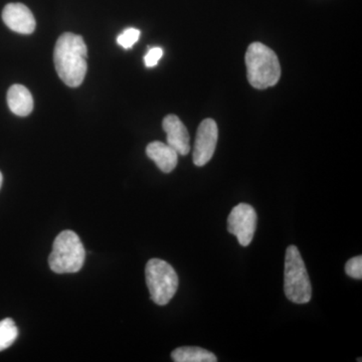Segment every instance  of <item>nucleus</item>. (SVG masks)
I'll return each instance as SVG.
<instances>
[{
    "label": "nucleus",
    "instance_id": "obj_1",
    "mask_svg": "<svg viewBox=\"0 0 362 362\" xmlns=\"http://www.w3.org/2000/svg\"><path fill=\"white\" fill-rule=\"evenodd\" d=\"M88 49L84 40L75 33H63L57 40L54 66L61 80L69 87L82 84L87 74Z\"/></svg>",
    "mask_w": 362,
    "mask_h": 362
},
{
    "label": "nucleus",
    "instance_id": "obj_2",
    "mask_svg": "<svg viewBox=\"0 0 362 362\" xmlns=\"http://www.w3.org/2000/svg\"><path fill=\"white\" fill-rule=\"evenodd\" d=\"M247 80L256 89L264 90L273 87L281 77V66L277 54L270 47L252 42L246 54Z\"/></svg>",
    "mask_w": 362,
    "mask_h": 362
},
{
    "label": "nucleus",
    "instance_id": "obj_3",
    "mask_svg": "<svg viewBox=\"0 0 362 362\" xmlns=\"http://www.w3.org/2000/svg\"><path fill=\"white\" fill-rule=\"evenodd\" d=\"M85 247L73 230H64L56 238L49 257V266L57 274L77 273L84 266Z\"/></svg>",
    "mask_w": 362,
    "mask_h": 362
},
{
    "label": "nucleus",
    "instance_id": "obj_4",
    "mask_svg": "<svg viewBox=\"0 0 362 362\" xmlns=\"http://www.w3.org/2000/svg\"><path fill=\"white\" fill-rule=\"evenodd\" d=\"M284 291L293 303L306 304L312 298L310 278L301 254L294 245L286 251Z\"/></svg>",
    "mask_w": 362,
    "mask_h": 362
},
{
    "label": "nucleus",
    "instance_id": "obj_5",
    "mask_svg": "<svg viewBox=\"0 0 362 362\" xmlns=\"http://www.w3.org/2000/svg\"><path fill=\"white\" fill-rule=\"evenodd\" d=\"M145 277L154 303L164 306L175 297L180 280L175 269L168 262L160 259H149L145 268Z\"/></svg>",
    "mask_w": 362,
    "mask_h": 362
},
{
    "label": "nucleus",
    "instance_id": "obj_6",
    "mask_svg": "<svg viewBox=\"0 0 362 362\" xmlns=\"http://www.w3.org/2000/svg\"><path fill=\"white\" fill-rule=\"evenodd\" d=\"M257 220L258 218L254 207L247 204H238L228 218V233L237 237L240 246L247 247L254 239Z\"/></svg>",
    "mask_w": 362,
    "mask_h": 362
},
{
    "label": "nucleus",
    "instance_id": "obj_7",
    "mask_svg": "<svg viewBox=\"0 0 362 362\" xmlns=\"http://www.w3.org/2000/svg\"><path fill=\"white\" fill-rule=\"evenodd\" d=\"M218 129L216 121L206 119L197 129L194 149V163L197 166L206 165L213 158L218 143Z\"/></svg>",
    "mask_w": 362,
    "mask_h": 362
},
{
    "label": "nucleus",
    "instance_id": "obj_8",
    "mask_svg": "<svg viewBox=\"0 0 362 362\" xmlns=\"http://www.w3.org/2000/svg\"><path fill=\"white\" fill-rule=\"evenodd\" d=\"M2 20L9 30L21 35H30L37 25L32 11L21 4H7L2 11Z\"/></svg>",
    "mask_w": 362,
    "mask_h": 362
},
{
    "label": "nucleus",
    "instance_id": "obj_9",
    "mask_svg": "<svg viewBox=\"0 0 362 362\" xmlns=\"http://www.w3.org/2000/svg\"><path fill=\"white\" fill-rule=\"evenodd\" d=\"M162 127L168 135V144L177 152L178 156H185L190 151V137L187 127L175 115L164 118Z\"/></svg>",
    "mask_w": 362,
    "mask_h": 362
},
{
    "label": "nucleus",
    "instance_id": "obj_10",
    "mask_svg": "<svg viewBox=\"0 0 362 362\" xmlns=\"http://www.w3.org/2000/svg\"><path fill=\"white\" fill-rule=\"evenodd\" d=\"M146 154L156 162L162 173H169L175 170L178 162V153L173 147L163 142L154 141L146 147Z\"/></svg>",
    "mask_w": 362,
    "mask_h": 362
},
{
    "label": "nucleus",
    "instance_id": "obj_11",
    "mask_svg": "<svg viewBox=\"0 0 362 362\" xmlns=\"http://www.w3.org/2000/svg\"><path fill=\"white\" fill-rule=\"evenodd\" d=\"M7 104L14 115H30L33 109V99L30 90L23 85H13L7 92Z\"/></svg>",
    "mask_w": 362,
    "mask_h": 362
},
{
    "label": "nucleus",
    "instance_id": "obj_12",
    "mask_svg": "<svg viewBox=\"0 0 362 362\" xmlns=\"http://www.w3.org/2000/svg\"><path fill=\"white\" fill-rule=\"evenodd\" d=\"M175 362H216L218 358L213 352L201 347L185 346L173 350L171 354Z\"/></svg>",
    "mask_w": 362,
    "mask_h": 362
},
{
    "label": "nucleus",
    "instance_id": "obj_13",
    "mask_svg": "<svg viewBox=\"0 0 362 362\" xmlns=\"http://www.w3.org/2000/svg\"><path fill=\"white\" fill-rule=\"evenodd\" d=\"M18 337V326L13 319L6 318L0 321V351L11 347Z\"/></svg>",
    "mask_w": 362,
    "mask_h": 362
},
{
    "label": "nucleus",
    "instance_id": "obj_14",
    "mask_svg": "<svg viewBox=\"0 0 362 362\" xmlns=\"http://www.w3.org/2000/svg\"><path fill=\"white\" fill-rule=\"evenodd\" d=\"M140 35H141V33H140V30H137V28H127V30H124V32L117 37V42H118L119 45L124 47V49H131V47L138 42V40L140 39Z\"/></svg>",
    "mask_w": 362,
    "mask_h": 362
},
{
    "label": "nucleus",
    "instance_id": "obj_15",
    "mask_svg": "<svg viewBox=\"0 0 362 362\" xmlns=\"http://www.w3.org/2000/svg\"><path fill=\"white\" fill-rule=\"evenodd\" d=\"M345 272L349 277L361 280L362 279V257L357 256L350 259L345 265Z\"/></svg>",
    "mask_w": 362,
    "mask_h": 362
},
{
    "label": "nucleus",
    "instance_id": "obj_16",
    "mask_svg": "<svg viewBox=\"0 0 362 362\" xmlns=\"http://www.w3.org/2000/svg\"><path fill=\"white\" fill-rule=\"evenodd\" d=\"M162 56H163V51H162L160 47L150 49L146 56L144 57L145 65H146L147 68H153L160 61Z\"/></svg>",
    "mask_w": 362,
    "mask_h": 362
},
{
    "label": "nucleus",
    "instance_id": "obj_17",
    "mask_svg": "<svg viewBox=\"0 0 362 362\" xmlns=\"http://www.w3.org/2000/svg\"><path fill=\"white\" fill-rule=\"evenodd\" d=\"M2 180H4V177H2V173H0V188H1Z\"/></svg>",
    "mask_w": 362,
    "mask_h": 362
}]
</instances>
